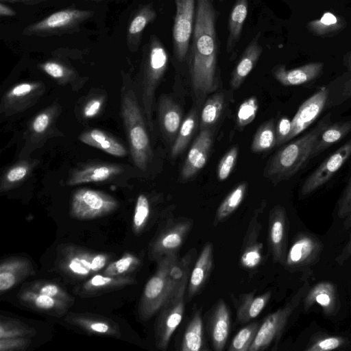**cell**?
<instances>
[{
  "mask_svg": "<svg viewBox=\"0 0 351 351\" xmlns=\"http://www.w3.org/2000/svg\"><path fill=\"white\" fill-rule=\"evenodd\" d=\"M16 12L14 9L7 5L3 2H0V16H14L16 15Z\"/></svg>",
  "mask_w": 351,
  "mask_h": 351,
  "instance_id": "59",
  "label": "cell"
},
{
  "mask_svg": "<svg viewBox=\"0 0 351 351\" xmlns=\"http://www.w3.org/2000/svg\"><path fill=\"white\" fill-rule=\"evenodd\" d=\"M49 121V115L46 112H42L34 119L32 123V129L36 133H42L48 127Z\"/></svg>",
  "mask_w": 351,
  "mask_h": 351,
  "instance_id": "56",
  "label": "cell"
},
{
  "mask_svg": "<svg viewBox=\"0 0 351 351\" xmlns=\"http://www.w3.org/2000/svg\"><path fill=\"white\" fill-rule=\"evenodd\" d=\"M141 265V259L130 252H125L119 259L111 261L102 271L110 276H125L132 275Z\"/></svg>",
  "mask_w": 351,
  "mask_h": 351,
  "instance_id": "39",
  "label": "cell"
},
{
  "mask_svg": "<svg viewBox=\"0 0 351 351\" xmlns=\"http://www.w3.org/2000/svg\"><path fill=\"white\" fill-rule=\"evenodd\" d=\"M159 121L165 135L175 140L182 123V110L170 97H162L159 104Z\"/></svg>",
  "mask_w": 351,
  "mask_h": 351,
  "instance_id": "30",
  "label": "cell"
},
{
  "mask_svg": "<svg viewBox=\"0 0 351 351\" xmlns=\"http://www.w3.org/2000/svg\"><path fill=\"white\" fill-rule=\"evenodd\" d=\"M80 140L90 146L96 147L109 154L123 157L127 154L125 148L114 138L104 132L93 129L82 133Z\"/></svg>",
  "mask_w": 351,
  "mask_h": 351,
  "instance_id": "34",
  "label": "cell"
},
{
  "mask_svg": "<svg viewBox=\"0 0 351 351\" xmlns=\"http://www.w3.org/2000/svg\"><path fill=\"white\" fill-rule=\"evenodd\" d=\"M328 97L326 87L318 89L299 107L291 120V130L287 142L307 129L322 112Z\"/></svg>",
  "mask_w": 351,
  "mask_h": 351,
  "instance_id": "16",
  "label": "cell"
},
{
  "mask_svg": "<svg viewBox=\"0 0 351 351\" xmlns=\"http://www.w3.org/2000/svg\"><path fill=\"white\" fill-rule=\"evenodd\" d=\"M351 201V176L346 186L342 195L338 202L337 215L339 218L346 217Z\"/></svg>",
  "mask_w": 351,
  "mask_h": 351,
  "instance_id": "55",
  "label": "cell"
},
{
  "mask_svg": "<svg viewBox=\"0 0 351 351\" xmlns=\"http://www.w3.org/2000/svg\"><path fill=\"white\" fill-rule=\"evenodd\" d=\"M64 322L87 334L120 338L119 324L112 319L91 313L69 312L64 315Z\"/></svg>",
  "mask_w": 351,
  "mask_h": 351,
  "instance_id": "15",
  "label": "cell"
},
{
  "mask_svg": "<svg viewBox=\"0 0 351 351\" xmlns=\"http://www.w3.org/2000/svg\"><path fill=\"white\" fill-rule=\"evenodd\" d=\"M342 22L331 12H325L320 19L308 23L309 30L316 35H324L335 32L341 27Z\"/></svg>",
  "mask_w": 351,
  "mask_h": 351,
  "instance_id": "45",
  "label": "cell"
},
{
  "mask_svg": "<svg viewBox=\"0 0 351 351\" xmlns=\"http://www.w3.org/2000/svg\"><path fill=\"white\" fill-rule=\"evenodd\" d=\"M287 231L286 210L281 206H276L269 213L268 240L274 261L282 265L285 264L287 252Z\"/></svg>",
  "mask_w": 351,
  "mask_h": 351,
  "instance_id": "17",
  "label": "cell"
},
{
  "mask_svg": "<svg viewBox=\"0 0 351 351\" xmlns=\"http://www.w3.org/2000/svg\"><path fill=\"white\" fill-rule=\"evenodd\" d=\"M350 227H351V201L348 209V213L345 217V221L343 222V228L345 230L348 229Z\"/></svg>",
  "mask_w": 351,
  "mask_h": 351,
  "instance_id": "61",
  "label": "cell"
},
{
  "mask_svg": "<svg viewBox=\"0 0 351 351\" xmlns=\"http://www.w3.org/2000/svg\"><path fill=\"white\" fill-rule=\"evenodd\" d=\"M230 326L228 308L223 299L213 306L208 321L210 339L216 351L222 350L227 342Z\"/></svg>",
  "mask_w": 351,
  "mask_h": 351,
  "instance_id": "21",
  "label": "cell"
},
{
  "mask_svg": "<svg viewBox=\"0 0 351 351\" xmlns=\"http://www.w3.org/2000/svg\"><path fill=\"white\" fill-rule=\"evenodd\" d=\"M39 66L45 73L55 79L68 77L72 74L70 69L58 61L48 60Z\"/></svg>",
  "mask_w": 351,
  "mask_h": 351,
  "instance_id": "51",
  "label": "cell"
},
{
  "mask_svg": "<svg viewBox=\"0 0 351 351\" xmlns=\"http://www.w3.org/2000/svg\"><path fill=\"white\" fill-rule=\"evenodd\" d=\"M197 121L196 110L191 112L183 120L171 150L172 158H176L186 148L196 130Z\"/></svg>",
  "mask_w": 351,
  "mask_h": 351,
  "instance_id": "37",
  "label": "cell"
},
{
  "mask_svg": "<svg viewBox=\"0 0 351 351\" xmlns=\"http://www.w3.org/2000/svg\"><path fill=\"white\" fill-rule=\"evenodd\" d=\"M195 254L196 250L193 248L182 257H180L178 253L173 256L168 269L170 298L184 295L189 283L191 265Z\"/></svg>",
  "mask_w": 351,
  "mask_h": 351,
  "instance_id": "24",
  "label": "cell"
},
{
  "mask_svg": "<svg viewBox=\"0 0 351 351\" xmlns=\"http://www.w3.org/2000/svg\"><path fill=\"white\" fill-rule=\"evenodd\" d=\"M157 13L153 3H149L139 6L133 13L126 34V43L131 51L138 49L145 27L155 21Z\"/></svg>",
  "mask_w": 351,
  "mask_h": 351,
  "instance_id": "25",
  "label": "cell"
},
{
  "mask_svg": "<svg viewBox=\"0 0 351 351\" xmlns=\"http://www.w3.org/2000/svg\"><path fill=\"white\" fill-rule=\"evenodd\" d=\"M46 1L47 0H0L1 2L3 3H21L29 5H37Z\"/></svg>",
  "mask_w": 351,
  "mask_h": 351,
  "instance_id": "60",
  "label": "cell"
},
{
  "mask_svg": "<svg viewBox=\"0 0 351 351\" xmlns=\"http://www.w3.org/2000/svg\"><path fill=\"white\" fill-rule=\"evenodd\" d=\"M351 155V138L326 158L304 180L300 195L306 197L324 185Z\"/></svg>",
  "mask_w": 351,
  "mask_h": 351,
  "instance_id": "12",
  "label": "cell"
},
{
  "mask_svg": "<svg viewBox=\"0 0 351 351\" xmlns=\"http://www.w3.org/2000/svg\"><path fill=\"white\" fill-rule=\"evenodd\" d=\"M246 189V182H242L229 193L217 210L215 226L226 219L236 210L244 199Z\"/></svg>",
  "mask_w": 351,
  "mask_h": 351,
  "instance_id": "38",
  "label": "cell"
},
{
  "mask_svg": "<svg viewBox=\"0 0 351 351\" xmlns=\"http://www.w3.org/2000/svg\"><path fill=\"white\" fill-rule=\"evenodd\" d=\"M224 105V96L217 93L210 97L204 104L200 114L201 128L206 129L219 119Z\"/></svg>",
  "mask_w": 351,
  "mask_h": 351,
  "instance_id": "42",
  "label": "cell"
},
{
  "mask_svg": "<svg viewBox=\"0 0 351 351\" xmlns=\"http://www.w3.org/2000/svg\"><path fill=\"white\" fill-rule=\"evenodd\" d=\"M32 343V337H19L0 339V351H25Z\"/></svg>",
  "mask_w": 351,
  "mask_h": 351,
  "instance_id": "52",
  "label": "cell"
},
{
  "mask_svg": "<svg viewBox=\"0 0 351 351\" xmlns=\"http://www.w3.org/2000/svg\"><path fill=\"white\" fill-rule=\"evenodd\" d=\"M351 256V234L348 241V243L345 245V247L341 250V253L336 257L335 261L339 264L343 265V263L346 261Z\"/></svg>",
  "mask_w": 351,
  "mask_h": 351,
  "instance_id": "58",
  "label": "cell"
},
{
  "mask_svg": "<svg viewBox=\"0 0 351 351\" xmlns=\"http://www.w3.org/2000/svg\"><path fill=\"white\" fill-rule=\"evenodd\" d=\"M184 296L169 298L158 312L154 331L155 345L158 350H167L172 335L182 319Z\"/></svg>",
  "mask_w": 351,
  "mask_h": 351,
  "instance_id": "11",
  "label": "cell"
},
{
  "mask_svg": "<svg viewBox=\"0 0 351 351\" xmlns=\"http://www.w3.org/2000/svg\"><path fill=\"white\" fill-rule=\"evenodd\" d=\"M39 86L38 83L36 82H23L14 86L6 95V98L9 100H16L21 99L33 93V92Z\"/></svg>",
  "mask_w": 351,
  "mask_h": 351,
  "instance_id": "53",
  "label": "cell"
},
{
  "mask_svg": "<svg viewBox=\"0 0 351 351\" xmlns=\"http://www.w3.org/2000/svg\"><path fill=\"white\" fill-rule=\"evenodd\" d=\"M102 104L100 99H94L88 101L84 108V115L90 118L95 117L99 111Z\"/></svg>",
  "mask_w": 351,
  "mask_h": 351,
  "instance_id": "57",
  "label": "cell"
},
{
  "mask_svg": "<svg viewBox=\"0 0 351 351\" xmlns=\"http://www.w3.org/2000/svg\"><path fill=\"white\" fill-rule=\"evenodd\" d=\"M219 1H223V0H219Z\"/></svg>",
  "mask_w": 351,
  "mask_h": 351,
  "instance_id": "64",
  "label": "cell"
},
{
  "mask_svg": "<svg viewBox=\"0 0 351 351\" xmlns=\"http://www.w3.org/2000/svg\"><path fill=\"white\" fill-rule=\"evenodd\" d=\"M323 68V63L319 62H310L291 69H287L285 65H277L272 69L271 73L274 78L284 86H299L318 77Z\"/></svg>",
  "mask_w": 351,
  "mask_h": 351,
  "instance_id": "23",
  "label": "cell"
},
{
  "mask_svg": "<svg viewBox=\"0 0 351 351\" xmlns=\"http://www.w3.org/2000/svg\"><path fill=\"white\" fill-rule=\"evenodd\" d=\"M213 0H197L195 15L189 46V67L194 90L207 94L218 86V40L216 10Z\"/></svg>",
  "mask_w": 351,
  "mask_h": 351,
  "instance_id": "1",
  "label": "cell"
},
{
  "mask_svg": "<svg viewBox=\"0 0 351 351\" xmlns=\"http://www.w3.org/2000/svg\"><path fill=\"white\" fill-rule=\"evenodd\" d=\"M36 334L34 327L19 319L7 316H0V339L28 337H32Z\"/></svg>",
  "mask_w": 351,
  "mask_h": 351,
  "instance_id": "40",
  "label": "cell"
},
{
  "mask_svg": "<svg viewBox=\"0 0 351 351\" xmlns=\"http://www.w3.org/2000/svg\"><path fill=\"white\" fill-rule=\"evenodd\" d=\"M276 145V127L272 120L261 125L254 134L251 145L252 152L269 151Z\"/></svg>",
  "mask_w": 351,
  "mask_h": 351,
  "instance_id": "41",
  "label": "cell"
},
{
  "mask_svg": "<svg viewBox=\"0 0 351 351\" xmlns=\"http://www.w3.org/2000/svg\"><path fill=\"white\" fill-rule=\"evenodd\" d=\"M121 171V167L114 165L104 164L88 166L74 171L67 184L75 185L102 182L120 173Z\"/></svg>",
  "mask_w": 351,
  "mask_h": 351,
  "instance_id": "31",
  "label": "cell"
},
{
  "mask_svg": "<svg viewBox=\"0 0 351 351\" xmlns=\"http://www.w3.org/2000/svg\"><path fill=\"white\" fill-rule=\"evenodd\" d=\"M90 1H100L101 0H90Z\"/></svg>",
  "mask_w": 351,
  "mask_h": 351,
  "instance_id": "63",
  "label": "cell"
},
{
  "mask_svg": "<svg viewBox=\"0 0 351 351\" xmlns=\"http://www.w3.org/2000/svg\"><path fill=\"white\" fill-rule=\"evenodd\" d=\"M328 113L306 133L280 149L268 161L264 176L274 182L288 180L311 158L314 146L324 130L330 125Z\"/></svg>",
  "mask_w": 351,
  "mask_h": 351,
  "instance_id": "2",
  "label": "cell"
},
{
  "mask_svg": "<svg viewBox=\"0 0 351 351\" xmlns=\"http://www.w3.org/2000/svg\"><path fill=\"white\" fill-rule=\"evenodd\" d=\"M314 304H318L327 315H333L337 309L335 286L330 282L323 281L308 289L304 298V310L307 311Z\"/></svg>",
  "mask_w": 351,
  "mask_h": 351,
  "instance_id": "27",
  "label": "cell"
},
{
  "mask_svg": "<svg viewBox=\"0 0 351 351\" xmlns=\"http://www.w3.org/2000/svg\"><path fill=\"white\" fill-rule=\"evenodd\" d=\"M248 0H236L228 19L226 51L232 53L238 44L248 12Z\"/></svg>",
  "mask_w": 351,
  "mask_h": 351,
  "instance_id": "33",
  "label": "cell"
},
{
  "mask_svg": "<svg viewBox=\"0 0 351 351\" xmlns=\"http://www.w3.org/2000/svg\"><path fill=\"white\" fill-rule=\"evenodd\" d=\"M94 12L88 10L66 8L55 12L45 18L24 28L25 36L46 37L77 31L86 21L92 18Z\"/></svg>",
  "mask_w": 351,
  "mask_h": 351,
  "instance_id": "8",
  "label": "cell"
},
{
  "mask_svg": "<svg viewBox=\"0 0 351 351\" xmlns=\"http://www.w3.org/2000/svg\"><path fill=\"white\" fill-rule=\"evenodd\" d=\"M351 132V121H338L329 125L317 141L311 158L343 139Z\"/></svg>",
  "mask_w": 351,
  "mask_h": 351,
  "instance_id": "35",
  "label": "cell"
},
{
  "mask_svg": "<svg viewBox=\"0 0 351 351\" xmlns=\"http://www.w3.org/2000/svg\"><path fill=\"white\" fill-rule=\"evenodd\" d=\"M192 226L193 221L186 220L166 226L151 241L148 250L149 259L157 261L167 254L178 253Z\"/></svg>",
  "mask_w": 351,
  "mask_h": 351,
  "instance_id": "13",
  "label": "cell"
},
{
  "mask_svg": "<svg viewBox=\"0 0 351 351\" xmlns=\"http://www.w3.org/2000/svg\"><path fill=\"white\" fill-rule=\"evenodd\" d=\"M291 130V121L287 117H281L276 127V145H281L287 142Z\"/></svg>",
  "mask_w": 351,
  "mask_h": 351,
  "instance_id": "54",
  "label": "cell"
},
{
  "mask_svg": "<svg viewBox=\"0 0 351 351\" xmlns=\"http://www.w3.org/2000/svg\"><path fill=\"white\" fill-rule=\"evenodd\" d=\"M322 250V245L315 236L299 233L287 252L284 265L289 269H297L313 265L318 260Z\"/></svg>",
  "mask_w": 351,
  "mask_h": 351,
  "instance_id": "14",
  "label": "cell"
},
{
  "mask_svg": "<svg viewBox=\"0 0 351 351\" xmlns=\"http://www.w3.org/2000/svg\"><path fill=\"white\" fill-rule=\"evenodd\" d=\"M111 260L108 253L94 252L73 243L61 244L56 248L58 269L72 279H88L102 271Z\"/></svg>",
  "mask_w": 351,
  "mask_h": 351,
  "instance_id": "3",
  "label": "cell"
},
{
  "mask_svg": "<svg viewBox=\"0 0 351 351\" xmlns=\"http://www.w3.org/2000/svg\"><path fill=\"white\" fill-rule=\"evenodd\" d=\"M118 202L111 195L90 189H80L73 195L69 214L77 220H92L114 212Z\"/></svg>",
  "mask_w": 351,
  "mask_h": 351,
  "instance_id": "9",
  "label": "cell"
},
{
  "mask_svg": "<svg viewBox=\"0 0 351 351\" xmlns=\"http://www.w3.org/2000/svg\"><path fill=\"white\" fill-rule=\"evenodd\" d=\"M345 343V339L338 336H328L317 339L311 343L306 351H327L335 350Z\"/></svg>",
  "mask_w": 351,
  "mask_h": 351,
  "instance_id": "49",
  "label": "cell"
},
{
  "mask_svg": "<svg viewBox=\"0 0 351 351\" xmlns=\"http://www.w3.org/2000/svg\"><path fill=\"white\" fill-rule=\"evenodd\" d=\"M19 302L24 306L45 314L62 317L72 304L23 287L17 294Z\"/></svg>",
  "mask_w": 351,
  "mask_h": 351,
  "instance_id": "22",
  "label": "cell"
},
{
  "mask_svg": "<svg viewBox=\"0 0 351 351\" xmlns=\"http://www.w3.org/2000/svg\"><path fill=\"white\" fill-rule=\"evenodd\" d=\"M271 298V292L255 295L254 292L243 295L237 306V321L246 324L256 318L264 309Z\"/></svg>",
  "mask_w": 351,
  "mask_h": 351,
  "instance_id": "32",
  "label": "cell"
},
{
  "mask_svg": "<svg viewBox=\"0 0 351 351\" xmlns=\"http://www.w3.org/2000/svg\"><path fill=\"white\" fill-rule=\"evenodd\" d=\"M121 112L132 160L138 168L145 171L152 158V149L143 117L132 90L125 91Z\"/></svg>",
  "mask_w": 351,
  "mask_h": 351,
  "instance_id": "4",
  "label": "cell"
},
{
  "mask_svg": "<svg viewBox=\"0 0 351 351\" xmlns=\"http://www.w3.org/2000/svg\"><path fill=\"white\" fill-rule=\"evenodd\" d=\"M28 171V166L24 164H21L11 168L5 174V181L1 184V191H6L12 185L24 179L27 175Z\"/></svg>",
  "mask_w": 351,
  "mask_h": 351,
  "instance_id": "50",
  "label": "cell"
},
{
  "mask_svg": "<svg viewBox=\"0 0 351 351\" xmlns=\"http://www.w3.org/2000/svg\"><path fill=\"white\" fill-rule=\"evenodd\" d=\"M145 49L143 102L146 119L151 129L152 106L156 88L167 69L169 56L160 40L154 34L149 37Z\"/></svg>",
  "mask_w": 351,
  "mask_h": 351,
  "instance_id": "5",
  "label": "cell"
},
{
  "mask_svg": "<svg viewBox=\"0 0 351 351\" xmlns=\"http://www.w3.org/2000/svg\"><path fill=\"white\" fill-rule=\"evenodd\" d=\"M260 324L252 322L242 328L232 339L229 351H249L258 330Z\"/></svg>",
  "mask_w": 351,
  "mask_h": 351,
  "instance_id": "44",
  "label": "cell"
},
{
  "mask_svg": "<svg viewBox=\"0 0 351 351\" xmlns=\"http://www.w3.org/2000/svg\"><path fill=\"white\" fill-rule=\"evenodd\" d=\"M137 283L132 276H110L103 274H96L83 283L73 289V293L80 298H91L117 291Z\"/></svg>",
  "mask_w": 351,
  "mask_h": 351,
  "instance_id": "18",
  "label": "cell"
},
{
  "mask_svg": "<svg viewBox=\"0 0 351 351\" xmlns=\"http://www.w3.org/2000/svg\"><path fill=\"white\" fill-rule=\"evenodd\" d=\"M213 143L211 132L202 129L190 147L181 171V178L186 180L206 164Z\"/></svg>",
  "mask_w": 351,
  "mask_h": 351,
  "instance_id": "20",
  "label": "cell"
},
{
  "mask_svg": "<svg viewBox=\"0 0 351 351\" xmlns=\"http://www.w3.org/2000/svg\"><path fill=\"white\" fill-rule=\"evenodd\" d=\"M308 289L309 282L306 280L302 286L284 306L265 317L259 326L249 351H263L272 343L277 344L289 317L304 298Z\"/></svg>",
  "mask_w": 351,
  "mask_h": 351,
  "instance_id": "7",
  "label": "cell"
},
{
  "mask_svg": "<svg viewBox=\"0 0 351 351\" xmlns=\"http://www.w3.org/2000/svg\"><path fill=\"white\" fill-rule=\"evenodd\" d=\"M258 101L255 96L243 101L239 106L237 114V123L239 127H245L251 123L256 116Z\"/></svg>",
  "mask_w": 351,
  "mask_h": 351,
  "instance_id": "47",
  "label": "cell"
},
{
  "mask_svg": "<svg viewBox=\"0 0 351 351\" xmlns=\"http://www.w3.org/2000/svg\"><path fill=\"white\" fill-rule=\"evenodd\" d=\"M344 64L348 70L351 71V52L346 55L344 58Z\"/></svg>",
  "mask_w": 351,
  "mask_h": 351,
  "instance_id": "62",
  "label": "cell"
},
{
  "mask_svg": "<svg viewBox=\"0 0 351 351\" xmlns=\"http://www.w3.org/2000/svg\"><path fill=\"white\" fill-rule=\"evenodd\" d=\"M204 346L203 322L199 311H195L188 323L180 344L182 351H199Z\"/></svg>",
  "mask_w": 351,
  "mask_h": 351,
  "instance_id": "36",
  "label": "cell"
},
{
  "mask_svg": "<svg viewBox=\"0 0 351 351\" xmlns=\"http://www.w3.org/2000/svg\"><path fill=\"white\" fill-rule=\"evenodd\" d=\"M24 287L35 292L50 296L71 304L74 303L75 299L60 285L45 280H36L27 283Z\"/></svg>",
  "mask_w": 351,
  "mask_h": 351,
  "instance_id": "43",
  "label": "cell"
},
{
  "mask_svg": "<svg viewBox=\"0 0 351 351\" xmlns=\"http://www.w3.org/2000/svg\"><path fill=\"white\" fill-rule=\"evenodd\" d=\"M239 154L237 146L231 147L222 157L217 168V176L219 180H226L231 173Z\"/></svg>",
  "mask_w": 351,
  "mask_h": 351,
  "instance_id": "48",
  "label": "cell"
},
{
  "mask_svg": "<svg viewBox=\"0 0 351 351\" xmlns=\"http://www.w3.org/2000/svg\"><path fill=\"white\" fill-rule=\"evenodd\" d=\"M176 254H167L156 261L155 272L146 282L139 300L138 315L141 320L152 318L170 298L168 269Z\"/></svg>",
  "mask_w": 351,
  "mask_h": 351,
  "instance_id": "6",
  "label": "cell"
},
{
  "mask_svg": "<svg viewBox=\"0 0 351 351\" xmlns=\"http://www.w3.org/2000/svg\"><path fill=\"white\" fill-rule=\"evenodd\" d=\"M35 274L32 262L25 256L16 255L2 259L0 264V294L3 295Z\"/></svg>",
  "mask_w": 351,
  "mask_h": 351,
  "instance_id": "19",
  "label": "cell"
},
{
  "mask_svg": "<svg viewBox=\"0 0 351 351\" xmlns=\"http://www.w3.org/2000/svg\"><path fill=\"white\" fill-rule=\"evenodd\" d=\"M150 213V206L147 197L141 194L138 196L132 222V231L140 234L145 228Z\"/></svg>",
  "mask_w": 351,
  "mask_h": 351,
  "instance_id": "46",
  "label": "cell"
},
{
  "mask_svg": "<svg viewBox=\"0 0 351 351\" xmlns=\"http://www.w3.org/2000/svg\"><path fill=\"white\" fill-rule=\"evenodd\" d=\"M213 266V247L206 243L197 258L188 283V300L195 296L204 286Z\"/></svg>",
  "mask_w": 351,
  "mask_h": 351,
  "instance_id": "26",
  "label": "cell"
},
{
  "mask_svg": "<svg viewBox=\"0 0 351 351\" xmlns=\"http://www.w3.org/2000/svg\"><path fill=\"white\" fill-rule=\"evenodd\" d=\"M259 36L260 34L258 33L250 42L232 71L230 86L233 89L241 86L262 54L263 47L258 42Z\"/></svg>",
  "mask_w": 351,
  "mask_h": 351,
  "instance_id": "28",
  "label": "cell"
},
{
  "mask_svg": "<svg viewBox=\"0 0 351 351\" xmlns=\"http://www.w3.org/2000/svg\"><path fill=\"white\" fill-rule=\"evenodd\" d=\"M176 5L172 41L174 53L178 60L188 54L191 39L195 15V0H173Z\"/></svg>",
  "mask_w": 351,
  "mask_h": 351,
  "instance_id": "10",
  "label": "cell"
},
{
  "mask_svg": "<svg viewBox=\"0 0 351 351\" xmlns=\"http://www.w3.org/2000/svg\"><path fill=\"white\" fill-rule=\"evenodd\" d=\"M260 231V223L257 221V215L254 216L249 226L244 241L240 262L247 269L256 267L262 260L263 244L257 241Z\"/></svg>",
  "mask_w": 351,
  "mask_h": 351,
  "instance_id": "29",
  "label": "cell"
}]
</instances>
